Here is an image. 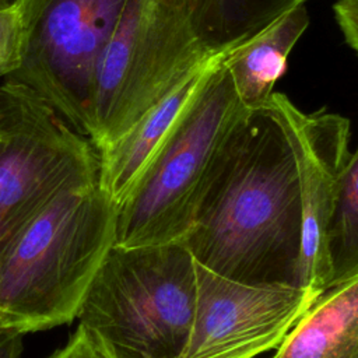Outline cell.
<instances>
[{
	"mask_svg": "<svg viewBox=\"0 0 358 358\" xmlns=\"http://www.w3.org/2000/svg\"><path fill=\"white\" fill-rule=\"evenodd\" d=\"M218 56L179 83L124 136L99 151V180L116 206L130 190Z\"/></svg>",
	"mask_w": 358,
	"mask_h": 358,
	"instance_id": "10",
	"label": "cell"
},
{
	"mask_svg": "<svg viewBox=\"0 0 358 358\" xmlns=\"http://www.w3.org/2000/svg\"><path fill=\"white\" fill-rule=\"evenodd\" d=\"M17 3V0H0V10L10 8Z\"/></svg>",
	"mask_w": 358,
	"mask_h": 358,
	"instance_id": "19",
	"label": "cell"
},
{
	"mask_svg": "<svg viewBox=\"0 0 358 358\" xmlns=\"http://www.w3.org/2000/svg\"><path fill=\"white\" fill-rule=\"evenodd\" d=\"M197 296L182 358H257L277 348L316 295L303 287L250 285L196 262Z\"/></svg>",
	"mask_w": 358,
	"mask_h": 358,
	"instance_id": "8",
	"label": "cell"
},
{
	"mask_svg": "<svg viewBox=\"0 0 358 358\" xmlns=\"http://www.w3.org/2000/svg\"><path fill=\"white\" fill-rule=\"evenodd\" d=\"M98 172L88 137L24 84L0 80V259L63 187Z\"/></svg>",
	"mask_w": 358,
	"mask_h": 358,
	"instance_id": "6",
	"label": "cell"
},
{
	"mask_svg": "<svg viewBox=\"0 0 358 358\" xmlns=\"http://www.w3.org/2000/svg\"><path fill=\"white\" fill-rule=\"evenodd\" d=\"M242 108L220 55L116 206L115 245L183 241L218 145Z\"/></svg>",
	"mask_w": 358,
	"mask_h": 358,
	"instance_id": "5",
	"label": "cell"
},
{
	"mask_svg": "<svg viewBox=\"0 0 358 358\" xmlns=\"http://www.w3.org/2000/svg\"><path fill=\"white\" fill-rule=\"evenodd\" d=\"M22 336L0 324V358H20L22 352Z\"/></svg>",
	"mask_w": 358,
	"mask_h": 358,
	"instance_id": "18",
	"label": "cell"
},
{
	"mask_svg": "<svg viewBox=\"0 0 358 358\" xmlns=\"http://www.w3.org/2000/svg\"><path fill=\"white\" fill-rule=\"evenodd\" d=\"M115 225L99 172L63 187L0 259V324L25 334L76 319L115 245Z\"/></svg>",
	"mask_w": 358,
	"mask_h": 358,
	"instance_id": "2",
	"label": "cell"
},
{
	"mask_svg": "<svg viewBox=\"0 0 358 358\" xmlns=\"http://www.w3.org/2000/svg\"><path fill=\"white\" fill-rule=\"evenodd\" d=\"M196 296V260L182 241L113 245L76 319L108 358H182Z\"/></svg>",
	"mask_w": 358,
	"mask_h": 358,
	"instance_id": "3",
	"label": "cell"
},
{
	"mask_svg": "<svg viewBox=\"0 0 358 358\" xmlns=\"http://www.w3.org/2000/svg\"><path fill=\"white\" fill-rule=\"evenodd\" d=\"M330 287L358 274V147L340 176L327 236Z\"/></svg>",
	"mask_w": 358,
	"mask_h": 358,
	"instance_id": "14",
	"label": "cell"
},
{
	"mask_svg": "<svg viewBox=\"0 0 358 358\" xmlns=\"http://www.w3.org/2000/svg\"><path fill=\"white\" fill-rule=\"evenodd\" d=\"M306 0H200L201 31L208 49L224 55L248 42Z\"/></svg>",
	"mask_w": 358,
	"mask_h": 358,
	"instance_id": "13",
	"label": "cell"
},
{
	"mask_svg": "<svg viewBox=\"0 0 358 358\" xmlns=\"http://www.w3.org/2000/svg\"><path fill=\"white\" fill-rule=\"evenodd\" d=\"M289 131L302 204L301 287L319 296L331 281L327 236L340 176L351 155L350 120L324 109L303 112L294 105Z\"/></svg>",
	"mask_w": 358,
	"mask_h": 358,
	"instance_id": "9",
	"label": "cell"
},
{
	"mask_svg": "<svg viewBox=\"0 0 358 358\" xmlns=\"http://www.w3.org/2000/svg\"><path fill=\"white\" fill-rule=\"evenodd\" d=\"M270 358H358V274L329 287Z\"/></svg>",
	"mask_w": 358,
	"mask_h": 358,
	"instance_id": "11",
	"label": "cell"
},
{
	"mask_svg": "<svg viewBox=\"0 0 358 358\" xmlns=\"http://www.w3.org/2000/svg\"><path fill=\"white\" fill-rule=\"evenodd\" d=\"M281 92L243 106L222 137L183 243L194 260L250 285L301 287L302 204Z\"/></svg>",
	"mask_w": 358,
	"mask_h": 358,
	"instance_id": "1",
	"label": "cell"
},
{
	"mask_svg": "<svg viewBox=\"0 0 358 358\" xmlns=\"http://www.w3.org/2000/svg\"><path fill=\"white\" fill-rule=\"evenodd\" d=\"M215 56L201 31L200 0H127L94 83L87 137L96 151Z\"/></svg>",
	"mask_w": 358,
	"mask_h": 358,
	"instance_id": "4",
	"label": "cell"
},
{
	"mask_svg": "<svg viewBox=\"0 0 358 358\" xmlns=\"http://www.w3.org/2000/svg\"><path fill=\"white\" fill-rule=\"evenodd\" d=\"M22 31L15 6L0 10V80L7 78L21 62Z\"/></svg>",
	"mask_w": 358,
	"mask_h": 358,
	"instance_id": "15",
	"label": "cell"
},
{
	"mask_svg": "<svg viewBox=\"0 0 358 358\" xmlns=\"http://www.w3.org/2000/svg\"><path fill=\"white\" fill-rule=\"evenodd\" d=\"M127 0H17L20 66L4 80L24 84L87 137L102 53Z\"/></svg>",
	"mask_w": 358,
	"mask_h": 358,
	"instance_id": "7",
	"label": "cell"
},
{
	"mask_svg": "<svg viewBox=\"0 0 358 358\" xmlns=\"http://www.w3.org/2000/svg\"><path fill=\"white\" fill-rule=\"evenodd\" d=\"M333 13L345 43L358 55V0H337Z\"/></svg>",
	"mask_w": 358,
	"mask_h": 358,
	"instance_id": "17",
	"label": "cell"
},
{
	"mask_svg": "<svg viewBox=\"0 0 358 358\" xmlns=\"http://www.w3.org/2000/svg\"><path fill=\"white\" fill-rule=\"evenodd\" d=\"M49 358H108L95 337L81 324L69 338L67 344L55 351Z\"/></svg>",
	"mask_w": 358,
	"mask_h": 358,
	"instance_id": "16",
	"label": "cell"
},
{
	"mask_svg": "<svg viewBox=\"0 0 358 358\" xmlns=\"http://www.w3.org/2000/svg\"><path fill=\"white\" fill-rule=\"evenodd\" d=\"M309 27L305 3L295 6L256 36L222 55L243 106L264 102L287 71L288 55Z\"/></svg>",
	"mask_w": 358,
	"mask_h": 358,
	"instance_id": "12",
	"label": "cell"
}]
</instances>
